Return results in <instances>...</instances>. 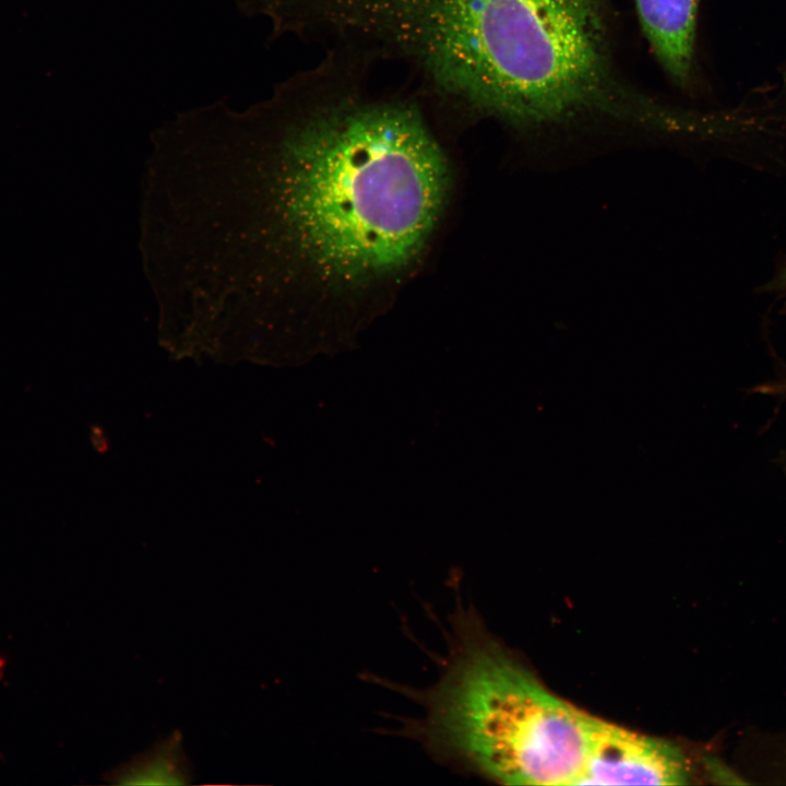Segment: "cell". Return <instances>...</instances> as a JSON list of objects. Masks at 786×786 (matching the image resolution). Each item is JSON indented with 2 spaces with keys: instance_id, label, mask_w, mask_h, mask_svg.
<instances>
[{
  "instance_id": "5",
  "label": "cell",
  "mask_w": 786,
  "mask_h": 786,
  "mask_svg": "<svg viewBox=\"0 0 786 786\" xmlns=\"http://www.w3.org/2000/svg\"><path fill=\"white\" fill-rule=\"evenodd\" d=\"M700 0H635L644 34L664 70L678 83L691 73Z\"/></svg>"
},
{
  "instance_id": "7",
  "label": "cell",
  "mask_w": 786,
  "mask_h": 786,
  "mask_svg": "<svg viewBox=\"0 0 786 786\" xmlns=\"http://www.w3.org/2000/svg\"><path fill=\"white\" fill-rule=\"evenodd\" d=\"M759 392L766 394H786V377L759 388Z\"/></svg>"
},
{
  "instance_id": "3",
  "label": "cell",
  "mask_w": 786,
  "mask_h": 786,
  "mask_svg": "<svg viewBox=\"0 0 786 786\" xmlns=\"http://www.w3.org/2000/svg\"><path fill=\"white\" fill-rule=\"evenodd\" d=\"M457 623L450 662L425 699L428 748L502 784L575 785L594 716Z\"/></svg>"
},
{
  "instance_id": "4",
  "label": "cell",
  "mask_w": 786,
  "mask_h": 786,
  "mask_svg": "<svg viewBox=\"0 0 786 786\" xmlns=\"http://www.w3.org/2000/svg\"><path fill=\"white\" fill-rule=\"evenodd\" d=\"M687 758L671 741L593 718L585 762L575 785H682Z\"/></svg>"
},
{
  "instance_id": "1",
  "label": "cell",
  "mask_w": 786,
  "mask_h": 786,
  "mask_svg": "<svg viewBox=\"0 0 786 786\" xmlns=\"http://www.w3.org/2000/svg\"><path fill=\"white\" fill-rule=\"evenodd\" d=\"M374 62L331 45L243 112L276 153L288 279L323 312L377 306L410 276L450 192L419 97L371 87Z\"/></svg>"
},
{
  "instance_id": "2",
  "label": "cell",
  "mask_w": 786,
  "mask_h": 786,
  "mask_svg": "<svg viewBox=\"0 0 786 786\" xmlns=\"http://www.w3.org/2000/svg\"><path fill=\"white\" fill-rule=\"evenodd\" d=\"M605 0H401L397 38L426 96L519 127L648 109L612 68Z\"/></svg>"
},
{
  "instance_id": "8",
  "label": "cell",
  "mask_w": 786,
  "mask_h": 786,
  "mask_svg": "<svg viewBox=\"0 0 786 786\" xmlns=\"http://www.w3.org/2000/svg\"><path fill=\"white\" fill-rule=\"evenodd\" d=\"M781 285L786 288V267L779 277Z\"/></svg>"
},
{
  "instance_id": "6",
  "label": "cell",
  "mask_w": 786,
  "mask_h": 786,
  "mask_svg": "<svg viewBox=\"0 0 786 786\" xmlns=\"http://www.w3.org/2000/svg\"><path fill=\"white\" fill-rule=\"evenodd\" d=\"M193 765L183 750L182 734L174 731L144 752L133 755L106 773L115 785H187L193 779Z\"/></svg>"
}]
</instances>
